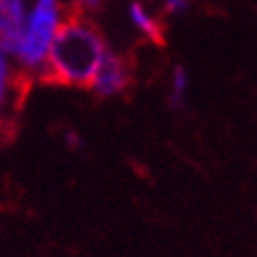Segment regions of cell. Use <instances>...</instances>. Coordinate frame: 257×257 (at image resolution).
<instances>
[{"label": "cell", "instance_id": "cell-2", "mask_svg": "<svg viewBox=\"0 0 257 257\" xmlns=\"http://www.w3.org/2000/svg\"><path fill=\"white\" fill-rule=\"evenodd\" d=\"M59 26V0H36L29 24H24L22 45L17 52V59L24 64L26 71H36L47 59L52 38Z\"/></svg>", "mask_w": 257, "mask_h": 257}, {"label": "cell", "instance_id": "cell-5", "mask_svg": "<svg viewBox=\"0 0 257 257\" xmlns=\"http://www.w3.org/2000/svg\"><path fill=\"white\" fill-rule=\"evenodd\" d=\"M130 19H133V24L140 29L144 36H147L154 45H158V47H165V26L158 19H154V17L149 15L147 10H144V5L142 3H130Z\"/></svg>", "mask_w": 257, "mask_h": 257}, {"label": "cell", "instance_id": "cell-8", "mask_svg": "<svg viewBox=\"0 0 257 257\" xmlns=\"http://www.w3.org/2000/svg\"><path fill=\"white\" fill-rule=\"evenodd\" d=\"M189 5V0H165L163 5V12L165 15H179V12H184Z\"/></svg>", "mask_w": 257, "mask_h": 257}, {"label": "cell", "instance_id": "cell-6", "mask_svg": "<svg viewBox=\"0 0 257 257\" xmlns=\"http://www.w3.org/2000/svg\"><path fill=\"white\" fill-rule=\"evenodd\" d=\"M187 87H189L187 69H184L182 64H177L175 71H172V92H170V99H168V104H170L175 111L184 109V92H187Z\"/></svg>", "mask_w": 257, "mask_h": 257}, {"label": "cell", "instance_id": "cell-3", "mask_svg": "<svg viewBox=\"0 0 257 257\" xmlns=\"http://www.w3.org/2000/svg\"><path fill=\"white\" fill-rule=\"evenodd\" d=\"M135 80L133 73V64L130 59L123 55H118L113 50H106V55L101 59V66L97 71V78H94V85L90 92L97 94L99 99L104 97H113V94L127 92L130 85Z\"/></svg>", "mask_w": 257, "mask_h": 257}, {"label": "cell", "instance_id": "cell-4", "mask_svg": "<svg viewBox=\"0 0 257 257\" xmlns=\"http://www.w3.org/2000/svg\"><path fill=\"white\" fill-rule=\"evenodd\" d=\"M24 36V0H0V50L19 52Z\"/></svg>", "mask_w": 257, "mask_h": 257}, {"label": "cell", "instance_id": "cell-1", "mask_svg": "<svg viewBox=\"0 0 257 257\" xmlns=\"http://www.w3.org/2000/svg\"><path fill=\"white\" fill-rule=\"evenodd\" d=\"M106 50L99 24L76 5H69L66 17L59 19L47 59L36 71V80L43 85L92 90Z\"/></svg>", "mask_w": 257, "mask_h": 257}, {"label": "cell", "instance_id": "cell-7", "mask_svg": "<svg viewBox=\"0 0 257 257\" xmlns=\"http://www.w3.org/2000/svg\"><path fill=\"white\" fill-rule=\"evenodd\" d=\"M104 3H106V0H73L71 5H76L78 10H83V12L90 15V12H99V10L104 8Z\"/></svg>", "mask_w": 257, "mask_h": 257}, {"label": "cell", "instance_id": "cell-9", "mask_svg": "<svg viewBox=\"0 0 257 257\" xmlns=\"http://www.w3.org/2000/svg\"><path fill=\"white\" fill-rule=\"evenodd\" d=\"M66 144H69L71 149H80V147H83V140H80V135H78V133L69 130V133H66Z\"/></svg>", "mask_w": 257, "mask_h": 257}]
</instances>
